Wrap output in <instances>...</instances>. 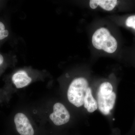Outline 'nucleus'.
<instances>
[{
	"label": "nucleus",
	"mask_w": 135,
	"mask_h": 135,
	"mask_svg": "<svg viewBox=\"0 0 135 135\" xmlns=\"http://www.w3.org/2000/svg\"><path fill=\"white\" fill-rule=\"evenodd\" d=\"M7 59H8L7 56L0 52V67L2 66L6 63Z\"/></svg>",
	"instance_id": "9d476101"
},
{
	"label": "nucleus",
	"mask_w": 135,
	"mask_h": 135,
	"mask_svg": "<svg viewBox=\"0 0 135 135\" xmlns=\"http://www.w3.org/2000/svg\"><path fill=\"white\" fill-rule=\"evenodd\" d=\"M12 81L18 89L28 86L32 81V79L24 70H20L15 73L12 77Z\"/></svg>",
	"instance_id": "423d86ee"
},
{
	"label": "nucleus",
	"mask_w": 135,
	"mask_h": 135,
	"mask_svg": "<svg viewBox=\"0 0 135 135\" xmlns=\"http://www.w3.org/2000/svg\"><path fill=\"white\" fill-rule=\"evenodd\" d=\"M50 118L56 126H62L69 121L70 113L63 104L56 103L53 106V112L50 115Z\"/></svg>",
	"instance_id": "20e7f679"
},
{
	"label": "nucleus",
	"mask_w": 135,
	"mask_h": 135,
	"mask_svg": "<svg viewBox=\"0 0 135 135\" xmlns=\"http://www.w3.org/2000/svg\"><path fill=\"white\" fill-rule=\"evenodd\" d=\"M92 90V87L86 77H75L70 83L68 89V99L70 103L76 107H83L85 99Z\"/></svg>",
	"instance_id": "f257e3e1"
},
{
	"label": "nucleus",
	"mask_w": 135,
	"mask_h": 135,
	"mask_svg": "<svg viewBox=\"0 0 135 135\" xmlns=\"http://www.w3.org/2000/svg\"><path fill=\"white\" fill-rule=\"evenodd\" d=\"M91 41L95 49L108 54L115 53L118 49L117 40L106 27L97 29L92 35Z\"/></svg>",
	"instance_id": "7ed1b4c3"
},
{
	"label": "nucleus",
	"mask_w": 135,
	"mask_h": 135,
	"mask_svg": "<svg viewBox=\"0 0 135 135\" xmlns=\"http://www.w3.org/2000/svg\"><path fill=\"white\" fill-rule=\"evenodd\" d=\"M126 26L135 30V15L128 17L126 21Z\"/></svg>",
	"instance_id": "1a4fd4ad"
},
{
	"label": "nucleus",
	"mask_w": 135,
	"mask_h": 135,
	"mask_svg": "<svg viewBox=\"0 0 135 135\" xmlns=\"http://www.w3.org/2000/svg\"></svg>",
	"instance_id": "9b49d317"
},
{
	"label": "nucleus",
	"mask_w": 135,
	"mask_h": 135,
	"mask_svg": "<svg viewBox=\"0 0 135 135\" xmlns=\"http://www.w3.org/2000/svg\"><path fill=\"white\" fill-rule=\"evenodd\" d=\"M118 1L114 0H92L90 1L89 6L92 9H95L99 8L103 10L110 11L115 9L118 5Z\"/></svg>",
	"instance_id": "0eeeda50"
},
{
	"label": "nucleus",
	"mask_w": 135,
	"mask_h": 135,
	"mask_svg": "<svg viewBox=\"0 0 135 135\" xmlns=\"http://www.w3.org/2000/svg\"><path fill=\"white\" fill-rule=\"evenodd\" d=\"M14 121L16 129L20 135H34V131L29 119L24 114L17 113L15 115Z\"/></svg>",
	"instance_id": "39448f33"
},
{
	"label": "nucleus",
	"mask_w": 135,
	"mask_h": 135,
	"mask_svg": "<svg viewBox=\"0 0 135 135\" xmlns=\"http://www.w3.org/2000/svg\"><path fill=\"white\" fill-rule=\"evenodd\" d=\"M9 36V29L6 22L0 20V45L7 40Z\"/></svg>",
	"instance_id": "6e6552de"
},
{
	"label": "nucleus",
	"mask_w": 135,
	"mask_h": 135,
	"mask_svg": "<svg viewBox=\"0 0 135 135\" xmlns=\"http://www.w3.org/2000/svg\"><path fill=\"white\" fill-rule=\"evenodd\" d=\"M95 97L98 110L104 115H109L113 110L117 98L113 85L107 81L101 82L98 87Z\"/></svg>",
	"instance_id": "f03ea898"
}]
</instances>
